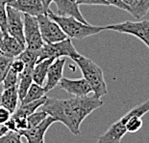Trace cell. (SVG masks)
<instances>
[{
	"mask_svg": "<svg viewBox=\"0 0 149 143\" xmlns=\"http://www.w3.org/2000/svg\"><path fill=\"white\" fill-rule=\"evenodd\" d=\"M65 65V57H60V58L54 59L49 65L47 70L45 84L43 85V89L47 94L49 91L59 85V82L63 77V72Z\"/></svg>",
	"mask_w": 149,
	"mask_h": 143,
	"instance_id": "obj_12",
	"label": "cell"
},
{
	"mask_svg": "<svg viewBox=\"0 0 149 143\" xmlns=\"http://www.w3.org/2000/svg\"><path fill=\"white\" fill-rule=\"evenodd\" d=\"M127 131L121 120H117L98 138L97 143H120Z\"/></svg>",
	"mask_w": 149,
	"mask_h": 143,
	"instance_id": "obj_15",
	"label": "cell"
},
{
	"mask_svg": "<svg viewBox=\"0 0 149 143\" xmlns=\"http://www.w3.org/2000/svg\"><path fill=\"white\" fill-rule=\"evenodd\" d=\"M104 1L107 2V4L109 6H113V7L118 8L120 10L130 13V7L127 4H125L122 0H104Z\"/></svg>",
	"mask_w": 149,
	"mask_h": 143,
	"instance_id": "obj_29",
	"label": "cell"
},
{
	"mask_svg": "<svg viewBox=\"0 0 149 143\" xmlns=\"http://www.w3.org/2000/svg\"><path fill=\"white\" fill-rule=\"evenodd\" d=\"M103 106L101 98L94 94L69 99L46 98L40 106L42 111L51 116L56 122L62 123L72 135H80V127L84 120L98 107Z\"/></svg>",
	"mask_w": 149,
	"mask_h": 143,
	"instance_id": "obj_1",
	"label": "cell"
},
{
	"mask_svg": "<svg viewBox=\"0 0 149 143\" xmlns=\"http://www.w3.org/2000/svg\"><path fill=\"white\" fill-rule=\"evenodd\" d=\"M78 5H100L109 6L104 0H76Z\"/></svg>",
	"mask_w": 149,
	"mask_h": 143,
	"instance_id": "obj_32",
	"label": "cell"
},
{
	"mask_svg": "<svg viewBox=\"0 0 149 143\" xmlns=\"http://www.w3.org/2000/svg\"><path fill=\"white\" fill-rule=\"evenodd\" d=\"M105 30H112L115 32L129 34L135 36L144 44L145 46H149V21H124L119 23L109 24L105 26Z\"/></svg>",
	"mask_w": 149,
	"mask_h": 143,
	"instance_id": "obj_5",
	"label": "cell"
},
{
	"mask_svg": "<svg viewBox=\"0 0 149 143\" xmlns=\"http://www.w3.org/2000/svg\"><path fill=\"white\" fill-rule=\"evenodd\" d=\"M44 96H46V93H45V91H44L43 86L33 82V83L31 84V86L29 87V89H28V91L26 92L25 97L20 101V104L42 99Z\"/></svg>",
	"mask_w": 149,
	"mask_h": 143,
	"instance_id": "obj_22",
	"label": "cell"
},
{
	"mask_svg": "<svg viewBox=\"0 0 149 143\" xmlns=\"http://www.w3.org/2000/svg\"><path fill=\"white\" fill-rule=\"evenodd\" d=\"M48 17L59 24L66 37L69 39L84 40L86 38L93 36L98 33L105 31V26H95L88 22H82L73 17H64L58 15L48 9L46 12Z\"/></svg>",
	"mask_w": 149,
	"mask_h": 143,
	"instance_id": "obj_2",
	"label": "cell"
},
{
	"mask_svg": "<svg viewBox=\"0 0 149 143\" xmlns=\"http://www.w3.org/2000/svg\"><path fill=\"white\" fill-rule=\"evenodd\" d=\"M13 58L4 55L3 53L0 52V84L2 83L6 74L11 68Z\"/></svg>",
	"mask_w": 149,
	"mask_h": 143,
	"instance_id": "obj_26",
	"label": "cell"
},
{
	"mask_svg": "<svg viewBox=\"0 0 149 143\" xmlns=\"http://www.w3.org/2000/svg\"><path fill=\"white\" fill-rule=\"evenodd\" d=\"M12 114L7 108H5L4 106H0V125H3L11 118Z\"/></svg>",
	"mask_w": 149,
	"mask_h": 143,
	"instance_id": "obj_31",
	"label": "cell"
},
{
	"mask_svg": "<svg viewBox=\"0 0 149 143\" xmlns=\"http://www.w3.org/2000/svg\"><path fill=\"white\" fill-rule=\"evenodd\" d=\"M53 1H54V0H42V2L43 4V7H44V10H45L46 12L49 9V6Z\"/></svg>",
	"mask_w": 149,
	"mask_h": 143,
	"instance_id": "obj_34",
	"label": "cell"
},
{
	"mask_svg": "<svg viewBox=\"0 0 149 143\" xmlns=\"http://www.w3.org/2000/svg\"><path fill=\"white\" fill-rule=\"evenodd\" d=\"M130 14L139 20L148 13L149 10V0H132L129 4Z\"/></svg>",
	"mask_w": 149,
	"mask_h": 143,
	"instance_id": "obj_21",
	"label": "cell"
},
{
	"mask_svg": "<svg viewBox=\"0 0 149 143\" xmlns=\"http://www.w3.org/2000/svg\"><path fill=\"white\" fill-rule=\"evenodd\" d=\"M23 35L25 47L39 50L43 46V41L40 32L37 18L23 14Z\"/></svg>",
	"mask_w": 149,
	"mask_h": 143,
	"instance_id": "obj_7",
	"label": "cell"
},
{
	"mask_svg": "<svg viewBox=\"0 0 149 143\" xmlns=\"http://www.w3.org/2000/svg\"><path fill=\"white\" fill-rule=\"evenodd\" d=\"M46 96H44L42 99L33 101H29V103L26 104H22L19 106H17V108L15 109V111L12 115L14 116H20V117H27L31 115L32 113L36 112L37 109H39L40 106L44 104V101L46 100Z\"/></svg>",
	"mask_w": 149,
	"mask_h": 143,
	"instance_id": "obj_20",
	"label": "cell"
},
{
	"mask_svg": "<svg viewBox=\"0 0 149 143\" xmlns=\"http://www.w3.org/2000/svg\"><path fill=\"white\" fill-rule=\"evenodd\" d=\"M17 81H18V74L10 68V70L6 74L1 84H3V89H7L10 87L17 86Z\"/></svg>",
	"mask_w": 149,
	"mask_h": 143,
	"instance_id": "obj_24",
	"label": "cell"
},
{
	"mask_svg": "<svg viewBox=\"0 0 149 143\" xmlns=\"http://www.w3.org/2000/svg\"><path fill=\"white\" fill-rule=\"evenodd\" d=\"M42 143H44V141H42Z\"/></svg>",
	"mask_w": 149,
	"mask_h": 143,
	"instance_id": "obj_38",
	"label": "cell"
},
{
	"mask_svg": "<svg viewBox=\"0 0 149 143\" xmlns=\"http://www.w3.org/2000/svg\"><path fill=\"white\" fill-rule=\"evenodd\" d=\"M149 111V101H146L139 106L130 109L124 116H122L120 120L125 125L127 132H137L142 127L141 117L145 115Z\"/></svg>",
	"mask_w": 149,
	"mask_h": 143,
	"instance_id": "obj_8",
	"label": "cell"
},
{
	"mask_svg": "<svg viewBox=\"0 0 149 143\" xmlns=\"http://www.w3.org/2000/svg\"><path fill=\"white\" fill-rule=\"evenodd\" d=\"M34 67L25 66L24 70L18 75V81H17V94H18V100L19 101L23 99L26 95V92L33 83L32 78V70Z\"/></svg>",
	"mask_w": 149,
	"mask_h": 143,
	"instance_id": "obj_18",
	"label": "cell"
},
{
	"mask_svg": "<svg viewBox=\"0 0 149 143\" xmlns=\"http://www.w3.org/2000/svg\"><path fill=\"white\" fill-rule=\"evenodd\" d=\"M54 123H56L55 119L52 118L51 116L47 115L46 118L40 122L39 125L33 127L30 129H25L18 131L21 136H24L26 138L27 143H42L44 141V135L45 132L48 131V129L51 127Z\"/></svg>",
	"mask_w": 149,
	"mask_h": 143,
	"instance_id": "obj_10",
	"label": "cell"
},
{
	"mask_svg": "<svg viewBox=\"0 0 149 143\" xmlns=\"http://www.w3.org/2000/svg\"><path fill=\"white\" fill-rule=\"evenodd\" d=\"M0 101H1V106L7 108L13 114L18 106V94H17V87H10L7 89H3L2 93L0 94Z\"/></svg>",
	"mask_w": 149,
	"mask_h": 143,
	"instance_id": "obj_17",
	"label": "cell"
},
{
	"mask_svg": "<svg viewBox=\"0 0 149 143\" xmlns=\"http://www.w3.org/2000/svg\"><path fill=\"white\" fill-rule=\"evenodd\" d=\"M57 11L55 14L64 17H73L82 22H88L82 15L76 0H54Z\"/></svg>",
	"mask_w": 149,
	"mask_h": 143,
	"instance_id": "obj_14",
	"label": "cell"
},
{
	"mask_svg": "<svg viewBox=\"0 0 149 143\" xmlns=\"http://www.w3.org/2000/svg\"><path fill=\"white\" fill-rule=\"evenodd\" d=\"M9 6L24 15L37 17L39 15L46 14L42 0H14Z\"/></svg>",
	"mask_w": 149,
	"mask_h": 143,
	"instance_id": "obj_13",
	"label": "cell"
},
{
	"mask_svg": "<svg viewBox=\"0 0 149 143\" xmlns=\"http://www.w3.org/2000/svg\"><path fill=\"white\" fill-rule=\"evenodd\" d=\"M78 54V51L75 49L71 42V39H66L53 44H43V46L39 49V57L38 62L42 61L48 58H60V57H69L73 58ZM37 62V63H38Z\"/></svg>",
	"mask_w": 149,
	"mask_h": 143,
	"instance_id": "obj_4",
	"label": "cell"
},
{
	"mask_svg": "<svg viewBox=\"0 0 149 143\" xmlns=\"http://www.w3.org/2000/svg\"><path fill=\"white\" fill-rule=\"evenodd\" d=\"M22 136L17 132H8L6 135L0 136V143H23Z\"/></svg>",
	"mask_w": 149,
	"mask_h": 143,
	"instance_id": "obj_27",
	"label": "cell"
},
{
	"mask_svg": "<svg viewBox=\"0 0 149 143\" xmlns=\"http://www.w3.org/2000/svg\"><path fill=\"white\" fill-rule=\"evenodd\" d=\"M59 85L63 90L68 92L73 97L88 96L91 93H93L91 85L88 83V81L84 77L77 79L62 77L59 82Z\"/></svg>",
	"mask_w": 149,
	"mask_h": 143,
	"instance_id": "obj_11",
	"label": "cell"
},
{
	"mask_svg": "<svg viewBox=\"0 0 149 143\" xmlns=\"http://www.w3.org/2000/svg\"><path fill=\"white\" fill-rule=\"evenodd\" d=\"M53 60H54L53 58L44 59L42 61H40L35 64L34 68L32 70L33 82L43 86L44 82H45V78H46L47 70H48V67L51 64V62Z\"/></svg>",
	"mask_w": 149,
	"mask_h": 143,
	"instance_id": "obj_19",
	"label": "cell"
},
{
	"mask_svg": "<svg viewBox=\"0 0 149 143\" xmlns=\"http://www.w3.org/2000/svg\"><path fill=\"white\" fill-rule=\"evenodd\" d=\"M38 57H39V50H34L25 47L20 54L17 56V58L23 61L25 66L34 67L38 62Z\"/></svg>",
	"mask_w": 149,
	"mask_h": 143,
	"instance_id": "obj_23",
	"label": "cell"
},
{
	"mask_svg": "<svg viewBox=\"0 0 149 143\" xmlns=\"http://www.w3.org/2000/svg\"><path fill=\"white\" fill-rule=\"evenodd\" d=\"M25 68V64L23 63V61H21L19 58L15 57V58L13 59L12 64H11V69L14 70L15 72H17L18 75L23 71Z\"/></svg>",
	"mask_w": 149,
	"mask_h": 143,
	"instance_id": "obj_30",
	"label": "cell"
},
{
	"mask_svg": "<svg viewBox=\"0 0 149 143\" xmlns=\"http://www.w3.org/2000/svg\"><path fill=\"white\" fill-rule=\"evenodd\" d=\"M122 1L124 2L125 4H127V5L129 6V4H130V3H131V1H132V0H122Z\"/></svg>",
	"mask_w": 149,
	"mask_h": 143,
	"instance_id": "obj_36",
	"label": "cell"
},
{
	"mask_svg": "<svg viewBox=\"0 0 149 143\" xmlns=\"http://www.w3.org/2000/svg\"><path fill=\"white\" fill-rule=\"evenodd\" d=\"M3 35H4V33H3L2 30L0 29V43H1V40H2V38H3Z\"/></svg>",
	"mask_w": 149,
	"mask_h": 143,
	"instance_id": "obj_37",
	"label": "cell"
},
{
	"mask_svg": "<svg viewBox=\"0 0 149 143\" xmlns=\"http://www.w3.org/2000/svg\"><path fill=\"white\" fill-rule=\"evenodd\" d=\"M13 1H14V0H0V3L5 6H7L10 4V3H12Z\"/></svg>",
	"mask_w": 149,
	"mask_h": 143,
	"instance_id": "obj_35",
	"label": "cell"
},
{
	"mask_svg": "<svg viewBox=\"0 0 149 143\" xmlns=\"http://www.w3.org/2000/svg\"><path fill=\"white\" fill-rule=\"evenodd\" d=\"M77 64L82 72L83 77L91 85L93 93L98 98H102L108 93L107 85L104 78L103 70L91 59L78 53L71 58Z\"/></svg>",
	"mask_w": 149,
	"mask_h": 143,
	"instance_id": "obj_3",
	"label": "cell"
},
{
	"mask_svg": "<svg viewBox=\"0 0 149 143\" xmlns=\"http://www.w3.org/2000/svg\"><path fill=\"white\" fill-rule=\"evenodd\" d=\"M8 132H10L9 131V129L6 127L5 124H3V125H0V136H2V135H6Z\"/></svg>",
	"mask_w": 149,
	"mask_h": 143,
	"instance_id": "obj_33",
	"label": "cell"
},
{
	"mask_svg": "<svg viewBox=\"0 0 149 143\" xmlns=\"http://www.w3.org/2000/svg\"><path fill=\"white\" fill-rule=\"evenodd\" d=\"M0 29L4 34H7V11L6 6L0 3Z\"/></svg>",
	"mask_w": 149,
	"mask_h": 143,
	"instance_id": "obj_28",
	"label": "cell"
},
{
	"mask_svg": "<svg viewBox=\"0 0 149 143\" xmlns=\"http://www.w3.org/2000/svg\"><path fill=\"white\" fill-rule=\"evenodd\" d=\"M40 32L44 44H53L66 39V35L59 26V24L51 20L47 14L37 15Z\"/></svg>",
	"mask_w": 149,
	"mask_h": 143,
	"instance_id": "obj_6",
	"label": "cell"
},
{
	"mask_svg": "<svg viewBox=\"0 0 149 143\" xmlns=\"http://www.w3.org/2000/svg\"><path fill=\"white\" fill-rule=\"evenodd\" d=\"M7 11V33L25 46L23 35V14L11 6H6Z\"/></svg>",
	"mask_w": 149,
	"mask_h": 143,
	"instance_id": "obj_9",
	"label": "cell"
},
{
	"mask_svg": "<svg viewBox=\"0 0 149 143\" xmlns=\"http://www.w3.org/2000/svg\"><path fill=\"white\" fill-rule=\"evenodd\" d=\"M24 49L25 46L18 42L14 37L10 36L8 33L3 35L1 43H0V52L4 55L14 59L19 55Z\"/></svg>",
	"mask_w": 149,
	"mask_h": 143,
	"instance_id": "obj_16",
	"label": "cell"
},
{
	"mask_svg": "<svg viewBox=\"0 0 149 143\" xmlns=\"http://www.w3.org/2000/svg\"><path fill=\"white\" fill-rule=\"evenodd\" d=\"M47 114L44 111H36V112L32 113L31 115L27 117V129L33 128V127L39 125L40 122H42L44 119L46 118Z\"/></svg>",
	"mask_w": 149,
	"mask_h": 143,
	"instance_id": "obj_25",
	"label": "cell"
}]
</instances>
